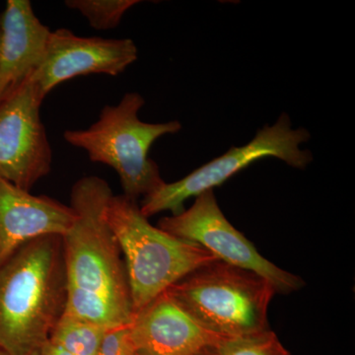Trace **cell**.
<instances>
[{"instance_id": "obj_1", "label": "cell", "mask_w": 355, "mask_h": 355, "mask_svg": "<svg viewBox=\"0 0 355 355\" xmlns=\"http://www.w3.org/2000/svg\"><path fill=\"white\" fill-rule=\"evenodd\" d=\"M112 197L101 178L79 179L70 193L76 219L62 237L67 282L64 314L105 329L127 326L135 316L123 254L107 221Z\"/></svg>"}, {"instance_id": "obj_2", "label": "cell", "mask_w": 355, "mask_h": 355, "mask_svg": "<svg viewBox=\"0 0 355 355\" xmlns=\"http://www.w3.org/2000/svg\"><path fill=\"white\" fill-rule=\"evenodd\" d=\"M67 299L62 236L21 247L0 266V349L34 355L50 340Z\"/></svg>"}, {"instance_id": "obj_3", "label": "cell", "mask_w": 355, "mask_h": 355, "mask_svg": "<svg viewBox=\"0 0 355 355\" xmlns=\"http://www.w3.org/2000/svg\"><path fill=\"white\" fill-rule=\"evenodd\" d=\"M106 217L125 257L135 314L187 275L219 261L200 245L151 225L137 200L125 196L113 195Z\"/></svg>"}, {"instance_id": "obj_4", "label": "cell", "mask_w": 355, "mask_h": 355, "mask_svg": "<svg viewBox=\"0 0 355 355\" xmlns=\"http://www.w3.org/2000/svg\"><path fill=\"white\" fill-rule=\"evenodd\" d=\"M146 104L139 93L130 92L116 106H105L99 120L87 130H65V141L83 149L92 162L113 168L120 177L123 196L139 200L163 184L158 165L148 157L154 142L181 130L180 121L149 123L139 113Z\"/></svg>"}, {"instance_id": "obj_5", "label": "cell", "mask_w": 355, "mask_h": 355, "mask_svg": "<svg viewBox=\"0 0 355 355\" xmlns=\"http://www.w3.org/2000/svg\"><path fill=\"white\" fill-rule=\"evenodd\" d=\"M166 293L207 330L228 338L270 330L268 306L277 292L261 275L216 261L187 275Z\"/></svg>"}, {"instance_id": "obj_6", "label": "cell", "mask_w": 355, "mask_h": 355, "mask_svg": "<svg viewBox=\"0 0 355 355\" xmlns=\"http://www.w3.org/2000/svg\"><path fill=\"white\" fill-rule=\"evenodd\" d=\"M310 137L309 132L305 128H292L288 114H280L275 125H265L259 130L246 146L231 147L227 153L209 161L183 179L163 184L144 198L139 205L140 211L147 218L163 211H171L172 216L181 214L187 200L221 186L260 159L275 157L296 169H305L312 162L313 154L299 146L307 142Z\"/></svg>"}, {"instance_id": "obj_7", "label": "cell", "mask_w": 355, "mask_h": 355, "mask_svg": "<svg viewBox=\"0 0 355 355\" xmlns=\"http://www.w3.org/2000/svg\"><path fill=\"white\" fill-rule=\"evenodd\" d=\"M158 227L180 239L200 245L223 263L261 275L277 293H291L305 286L304 280L298 275L266 260L227 220L214 190L198 196L190 209L160 219Z\"/></svg>"}, {"instance_id": "obj_8", "label": "cell", "mask_w": 355, "mask_h": 355, "mask_svg": "<svg viewBox=\"0 0 355 355\" xmlns=\"http://www.w3.org/2000/svg\"><path fill=\"white\" fill-rule=\"evenodd\" d=\"M44 99L29 76L0 101V179L29 191L53 161L40 116Z\"/></svg>"}, {"instance_id": "obj_9", "label": "cell", "mask_w": 355, "mask_h": 355, "mask_svg": "<svg viewBox=\"0 0 355 355\" xmlns=\"http://www.w3.org/2000/svg\"><path fill=\"white\" fill-rule=\"evenodd\" d=\"M137 57L132 40L79 37L62 28L51 33L43 60L30 77L46 98L53 88L77 76H119Z\"/></svg>"}, {"instance_id": "obj_10", "label": "cell", "mask_w": 355, "mask_h": 355, "mask_svg": "<svg viewBox=\"0 0 355 355\" xmlns=\"http://www.w3.org/2000/svg\"><path fill=\"white\" fill-rule=\"evenodd\" d=\"M135 352L144 355H200L221 342L169 294H161L133 316L130 324Z\"/></svg>"}, {"instance_id": "obj_11", "label": "cell", "mask_w": 355, "mask_h": 355, "mask_svg": "<svg viewBox=\"0 0 355 355\" xmlns=\"http://www.w3.org/2000/svg\"><path fill=\"white\" fill-rule=\"evenodd\" d=\"M76 219L70 205L34 196L0 179V266L21 247L46 235L64 236Z\"/></svg>"}, {"instance_id": "obj_12", "label": "cell", "mask_w": 355, "mask_h": 355, "mask_svg": "<svg viewBox=\"0 0 355 355\" xmlns=\"http://www.w3.org/2000/svg\"><path fill=\"white\" fill-rule=\"evenodd\" d=\"M51 33L29 0L6 2L0 14V97H6L39 67Z\"/></svg>"}, {"instance_id": "obj_13", "label": "cell", "mask_w": 355, "mask_h": 355, "mask_svg": "<svg viewBox=\"0 0 355 355\" xmlns=\"http://www.w3.org/2000/svg\"><path fill=\"white\" fill-rule=\"evenodd\" d=\"M106 330L64 313L51 331L50 340L71 355H97Z\"/></svg>"}, {"instance_id": "obj_14", "label": "cell", "mask_w": 355, "mask_h": 355, "mask_svg": "<svg viewBox=\"0 0 355 355\" xmlns=\"http://www.w3.org/2000/svg\"><path fill=\"white\" fill-rule=\"evenodd\" d=\"M200 355H291L272 331L223 338Z\"/></svg>"}, {"instance_id": "obj_15", "label": "cell", "mask_w": 355, "mask_h": 355, "mask_svg": "<svg viewBox=\"0 0 355 355\" xmlns=\"http://www.w3.org/2000/svg\"><path fill=\"white\" fill-rule=\"evenodd\" d=\"M137 0H67L65 6L79 11L93 29L104 31L118 27L128 9Z\"/></svg>"}, {"instance_id": "obj_16", "label": "cell", "mask_w": 355, "mask_h": 355, "mask_svg": "<svg viewBox=\"0 0 355 355\" xmlns=\"http://www.w3.org/2000/svg\"><path fill=\"white\" fill-rule=\"evenodd\" d=\"M130 324L107 329L97 355H135Z\"/></svg>"}, {"instance_id": "obj_17", "label": "cell", "mask_w": 355, "mask_h": 355, "mask_svg": "<svg viewBox=\"0 0 355 355\" xmlns=\"http://www.w3.org/2000/svg\"><path fill=\"white\" fill-rule=\"evenodd\" d=\"M34 355H71L60 347V345H55V343L51 342L49 340L48 342L44 343L43 345Z\"/></svg>"}, {"instance_id": "obj_18", "label": "cell", "mask_w": 355, "mask_h": 355, "mask_svg": "<svg viewBox=\"0 0 355 355\" xmlns=\"http://www.w3.org/2000/svg\"><path fill=\"white\" fill-rule=\"evenodd\" d=\"M0 355H7V354H6V352H2V350L0 349Z\"/></svg>"}, {"instance_id": "obj_19", "label": "cell", "mask_w": 355, "mask_h": 355, "mask_svg": "<svg viewBox=\"0 0 355 355\" xmlns=\"http://www.w3.org/2000/svg\"><path fill=\"white\" fill-rule=\"evenodd\" d=\"M135 355H144V354H139V352H135Z\"/></svg>"}, {"instance_id": "obj_20", "label": "cell", "mask_w": 355, "mask_h": 355, "mask_svg": "<svg viewBox=\"0 0 355 355\" xmlns=\"http://www.w3.org/2000/svg\"><path fill=\"white\" fill-rule=\"evenodd\" d=\"M2 99H3V98L0 97V101H1Z\"/></svg>"}]
</instances>
